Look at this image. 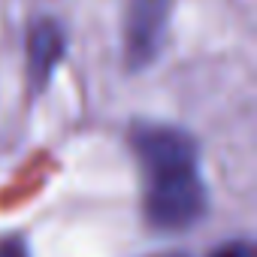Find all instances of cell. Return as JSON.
Here are the masks:
<instances>
[{
  "label": "cell",
  "mask_w": 257,
  "mask_h": 257,
  "mask_svg": "<svg viewBox=\"0 0 257 257\" xmlns=\"http://www.w3.org/2000/svg\"><path fill=\"white\" fill-rule=\"evenodd\" d=\"M212 257H254L251 242H224L218 251H212Z\"/></svg>",
  "instance_id": "obj_4"
},
{
  "label": "cell",
  "mask_w": 257,
  "mask_h": 257,
  "mask_svg": "<svg viewBox=\"0 0 257 257\" xmlns=\"http://www.w3.org/2000/svg\"><path fill=\"white\" fill-rule=\"evenodd\" d=\"M67 55V34L55 19H37L28 34V76L34 91L46 88L55 67Z\"/></svg>",
  "instance_id": "obj_3"
},
{
  "label": "cell",
  "mask_w": 257,
  "mask_h": 257,
  "mask_svg": "<svg viewBox=\"0 0 257 257\" xmlns=\"http://www.w3.org/2000/svg\"><path fill=\"white\" fill-rule=\"evenodd\" d=\"M131 146L143 167V206L149 224L161 233H182L194 227L209 209V188L200 173L194 137L173 124L137 121Z\"/></svg>",
  "instance_id": "obj_1"
},
{
  "label": "cell",
  "mask_w": 257,
  "mask_h": 257,
  "mask_svg": "<svg viewBox=\"0 0 257 257\" xmlns=\"http://www.w3.org/2000/svg\"><path fill=\"white\" fill-rule=\"evenodd\" d=\"M0 257H28V248L19 236H10V239H0Z\"/></svg>",
  "instance_id": "obj_5"
},
{
  "label": "cell",
  "mask_w": 257,
  "mask_h": 257,
  "mask_svg": "<svg viewBox=\"0 0 257 257\" xmlns=\"http://www.w3.org/2000/svg\"><path fill=\"white\" fill-rule=\"evenodd\" d=\"M173 16V0H124V61L146 70L158 61Z\"/></svg>",
  "instance_id": "obj_2"
},
{
  "label": "cell",
  "mask_w": 257,
  "mask_h": 257,
  "mask_svg": "<svg viewBox=\"0 0 257 257\" xmlns=\"http://www.w3.org/2000/svg\"><path fill=\"white\" fill-rule=\"evenodd\" d=\"M155 257H185V254H179V251H173V254H155Z\"/></svg>",
  "instance_id": "obj_6"
}]
</instances>
